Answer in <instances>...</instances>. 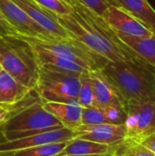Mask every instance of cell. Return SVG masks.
<instances>
[{"instance_id":"obj_1","label":"cell","mask_w":155,"mask_h":156,"mask_svg":"<svg viewBox=\"0 0 155 156\" xmlns=\"http://www.w3.org/2000/svg\"><path fill=\"white\" fill-rule=\"evenodd\" d=\"M69 5L72 9V14L56 15V16L71 37L82 42L110 61L146 63L121 41L116 32L101 16L79 0H69Z\"/></svg>"},{"instance_id":"obj_2","label":"cell","mask_w":155,"mask_h":156,"mask_svg":"<svg viewBox=\"0 0 155 156\" xmlns=\"http://www.w3.org/2000/svg\"><path fill=\"white\" fill-rule=\"evenodd\" d=\"M100 71L126 104L155 101V69L149 64L109 60Z\"/></svg>"},{"instance_id":"obj_3","label":"cell","mask_w":155,"mask_h":156,"mask_svg":"<svg viewBox=\"0 0 155 156\" xmlns=\"http://www.w3.org/2000/svg\"><path fill=\"white\" fill-rule=\"evenodd\" d=\"M0 64L19 83L36 89L39 69L31 47L19 34L0 37Z\"/></svg>"},{"instance_id":"obj_4","label":"cell","mask_w":155,"mask_h":156,"mask_svg":"<svg viewBox=\"0 0 155 156\" xmlns=\"http://www.w3.org/2000/svg\"><path fill=\"white\" fill-rule=\"evenodd\" d=\"M19 36L32 48L69 59L90 72L100 70L109 61L100 54L93 51L88 46L71 37H59L53 35L28 37L21 34Z\"/></svg>"},{"instance_id":"obj_5","label":"cell","mask_w":155,"mask_h":156,"mask_svg":"<svg viewBox=\"0 0 155 156\" xmlns=\"http://www.w3.org/2000/svg\"><path fill=\"white\" fill-rule=\"evenodd\" d=\"M64 127L60 121L44 109L43 101L39 98L5 122L1 126L0 134L2 141H8Z\"/></svg>"},{"instance_id":"obj_6","label":"cell","mask_w":155,"mask_h":156,"mask_svg":"<svg viewBox=\"0 0 155 156\" xmlns=\"http://www.w3.org/2000/svg\"><path fill=\"white\" fill-rule=\"evenodd\" d=\"M80 75L39 69L35 90L43 102H78Z\"/></svg>"},{"instance_id":"obj_7","label":"cell","mask_w":155,"mask_h":156,"mask_svg":"<svg viewBox=\"0 0 155 156\" xmlns=\"http://www.w3.org/2000/svg\"><path fill=\"white\" fill-rule=\"evenodd\" d=\"M126 140L141 144L155 133V101L126 104Z\"/></svg>"},{"instance_id":"obj_8","label":"cell","mask_w":155,"mask_h":156,"mask_svg":"<svg viewBox=\"0 0 155 156\" xmlns=\"http://www.w3.org/2000/svg\"><path fill=\"white\" fill-rule=\"evenodd\" d=\"M101 16L113 30L128 36L145 37L155 33L135 16L116 5H110Z\"/></svg>"},{"instance_id":"obj_9","label":"cell","mask_w":155,"mask_h":156,"mask_svg":"<svg viewBox=\"0 0 155 156\" xmlns=\"http://www.w3.org/2000/svg\"><path fill=\"white\" fill-rule=\"evenodd\" d=\"M72 130L75 133V138L88 140L111 147L116 146L126 140V129L124 124H80Z\"/></svg>"},{"instance_id":"obj_10","label":"cell","mask_w":155,"mask_h":156,"mask_svg":"<svg viewBox=\"0 0 155 156\" xmlns=\"http://www.w3.org/2000/svg\"><path fill=\"white\" fill-rule=\"evenodd\" d=\"M75 138V133L72 129L64 127L61 129L45 132L31 136H26L15 140L1 141L0 152H9L20 149H26L43 144L68 142Z\"/></svg>"},{"instance_id":"obj_11","label":"cell","mask_w":155,"mask_h":156,"mask_svg":"<svg viewBox=\"0 0 155 156\" xmlns=\"http://www.w3.org/2000/svg\"><path fill=\"white\" fill-rule=\"evenodd\" d=\"M0 12L21 35L28 37L51 35L30 18L12 0H0Z\"/></svg>"},{"instance_id":"obj_12","label":"cell","mask_w":155,"mask_h":156,"mask_svg":"<svg viewBox=\"0 0 155 156\" xmlns=\"http://www.w3.org/2000/svg\"><path fill=\"white\" fill-rule=\"evenodd\" d=\"M15 2L30 18L42 27L49 34L59 37H70L68 31L58 23L54 13L42 7L34 0H12Z\"/></svg>"},{"instance_id":"obj_13","label":"cell","mask_w":155,"mask_h":156,"mask_svg":"<svg viewBox=\"0 0 155 156\" xmlns=\"http://www.w3.org/2000/svg\"><path fill=\"white\" fill-rule=\"evenodd\" d=\"M96 107H116L126 111V103L100 70L90 72Z\"/></svg>"},{"instance_id":"obj_14","label":"cell","mask_w":155,"mask_h":156,"mask_svg":"<svg viewBox=\"0 0 155 156\" xmlns=\"http://www.w3.org/2000/svg\"><path fill=\"white\" fill-rule=\"evenodd\" d=\"M31 48L34 52L38 69L63 72V73H74V74H83V73L90 72L84 68H82L81 66H79V64L72 62L69 59L63 58L59 56L43 51L38 48H35L32 47Z\"/></svg>"},{"instance_id":"obj_15","label":"cell","mask_w":155,"mask_h":156,"mask_svg":"<svg viewBox=\"0 0 155 156\" xmlns=\"http://www.w3.org/2000/svg\"><path fill=\"white\" fill-rule=\"evenodd\" d=\"M46 111L54 115L61 123L69 129H74L81 124L82 107L78 102H43Z\"/></svg>"},{"instance_id":"obj_16","label":"cell","mask_w":155,"mask_h":156,"mask_svg":"<svg viewBox=\"0 0 155 156\" xmlns=\"http://www.w3.org/2000/svg\"><path fill=\"white\" fill-rule=\"evenodd\" d=\"M32 90L25 87L5 70L0 73V106L13 105L23 100Z\"/></svg>"},{"instance_id":"obj_17","label":"cell","mask_w":155,"mask_h":156,"mask_svg":"<svg viewBox=\"0 0 155 156\" xmlns=\"http://www.w3.org/2000/svg\"><path fill=\"white\" fill-rule=\"evenodd\" d=\"M115 32L122 42L155 69V33L151 37H139Z\"/></svg>"},{"instance_id":"obj_18","label":"cell","mask_w":155,"mask_h":156,"mask_svg":"<svg viewBox=\"0 0 155 156\" xmlns=\"http://www.w3.org/2000/svg\"><path fill=\"white\" fill-rule=\"evenodd\" d=\"M111 146L94 143L88 140L74 138L68 142L67 145L58 154L59 156H89L111 154Z\"/></svg>"},{"instance_id":"obj_19","label":"cell","mask_w":155,"mask_h":156,"mask_svg":"<svg viewBox=\"0 0 155 156\" xmlns=\"http://www.w3.org/2000/svg\"><path fill=\"white\" fill-rule=\"evenodd\" d=\"M122 7L155 32V10L147 0H114Z\"/></svg>"},{"instance_id":"obj_20","label":"cell","mask_w":155,"mask_h":156,"mask_svg":"<svg viewBox=\"0 0 155 156\" xmlns=\"http://www.w3.org/2000/svg\"><path fill=\"white\" fill-rule=\"evenodd\" d=\"M68 142L43 144L9 152H0V156H56L61 153Z\"/></svg>"},{"instance_id":"obj_21","label":"cell","mask_w":155,"mask_h":156,"mask_svg":"<svg viewBox=\"0 0 155 156\" xmlns=\"http://www.w3.org/2000/svg\"><path fill=\"white\" fill-rule=\"evenodd\" d=\"M78 102L81 107L90 108L96 107L91 80L90 72L83 73L79 77V90L78 95Z\"/></svg>"},{"instance_id":"obj_22","label":"cell","mask_w":155,"mask_h":156,"mask_svg":"<svg viewBox=\"0 0 155 156\" xmlns=\"http://www.w3.org/2000/svg\"><path fill=\"white\" fill-rule=\"evenodd\" d=\"M104 123H110V122L107 119L101 108L82 107V112H81L82 125H98V124H104Z\"/></svg>"},{"instance_id":"obj_23","label":"cell","mask_w":155,"mask_h":156,"mask_svg":"<svg viewBox=\"0 0 155 156\" xmlns=\"http://www.w3.org/2000/svg\"><path fill=\"white\" fill-rule=\"evenodd\" d=\"M42 7L58 16L72 14V9L68 3L63 0H34Z\"/></svg>"},{"instance_id":"obj_24","label":"cell","mask_w":155,"mask_h":156,"mask_svg":"<svg viewBox=\"0 0 155 156\" xmlns=\"http://www.w3.org/2000/svg\"><path fill=\"white\" fill-rule=\"evenodd\" d=\"M88 8L95 12L96 14L102 16L105 10L111 5L107 0H79Z\"/></svg>"},{"instance_id":"obj_25","label":"cell","mask_w":155,"mask_h":156,"mask_svg":"<svg viewBox=\"0 0 155 156\" xmlns=\"http://www.w3.org/2000/svg\"><path fill=\"white\" fill-rule=\"evenodd\" d=\"M16 34H19L17 29L0 12V37L14 36Z\"/></svg>"},{"instance_id":"obj_26","label":"cell","mask_w":155,"mask_h":156,"mask_svg":"<svg viewBox=\"0 0 155 156\" xmlns=\"http://www.w3.org/2000/svg\"><path fill=\"white\" fill-rule=\"evenodd\" d=\"M141 144H143V146H145L146 148H148L149 150H151L155 154V133L150 135L149 137H147L146 139H144L141 143Z\"/></svg>"},{"instance_id":"obj_27","label":"cell","mask_w":155,"mask_h":156,"mask_svg":"<svg viewBox=\"0 0 155 156\" xmlns=\"http://www.w3.org/2000/svg\"><path fill=\"white\" fill-rule=\"evenodd\" d=\"M59 156V155H56ZM89 156H114L112 154H98V155H89Z\"/></svg>"},{"instance_id":"obj_28","label":"cell","mask_w":155,"mask_h":156,"mask_svg":"<svg viewBox=\"0 0 155 156\" xmlns=\"http://www.w3.org/2000/svg\"><path fill=\"white\" fill-rule=\"evenodd\" d=\"M2 70H3V67L1 66V64H0V73L2 72Z\"/></svg>"},{"instance_id":"obj_29","label":"cell","mask_w":155,"mask_h":156,"mask_svg":"<svg viewBox=\"0 0 155 156\" xmlns=\"http://www.w3.org/2000/svg\"><path fill=\"white\" fill-rule=\"evenodd\" d=\"M63 1H65L66 3H68V4H69V0H63Z\"/></svg>"},{"instance_id":"obj_30","label":"cell","mask_w":155,"mask_h":156,"mask_svg":"<svg viewBox=\"0 0 155 156\" xmlns=\"http://www.w3.org/2000/svg\"><path fill=\"white\" fill-rule=\"evenodd\" d=\"M0 129H1V126H0Z\"/></svg>"}]
</instances>
